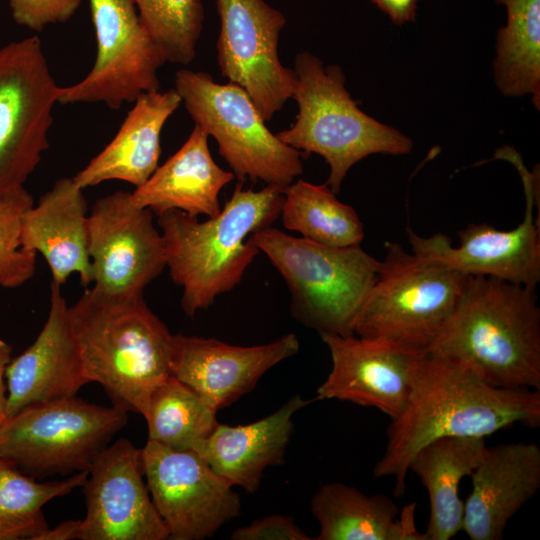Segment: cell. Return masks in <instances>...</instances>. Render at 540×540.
<instances>
[{"label": "cell", "instance_id": "obj_1", "mask_svg": "<svg viewBox=\"0 0 540 540\" xmlns=\"http://www.w3.org/2000/svg\"><path fill=\"white\" fill-rule=\"evenodd\" d=\"M515 424L540 426V391L490 385L468 365L424 352L407 404L387 428L374 476H393L394 495L402 497L409 463L425 444L449 436L486 438Z\"/></svg>", "mask_w": 540, "mask_h": 540}, {"label": "cell", "instance_id": "obj_2", "mask_svg": "<svg viewBox=\"0 0 540 540\" xmlns=\"http://www.w3.org/2000/svg\"><path fill=\"white\" fill-rule=\"evenodd\" d=\"M429 354L474 369L488 384L540 391V307L535 289L468 276Z\"/></svg>", "mask_w": 540, "mask_h": 540}, {"label": "cell", "instance_id": "obj_3", "mask_svg": "<svg viewBox=\"0 0 540 540\" xmlns=\"http://www.w3.org/2000/svg\"><path fill=\"white\" fill-rule=\"evenodd\" d=\"M68 315L86 377L112 405L143 415L170 373L172 334L143 294L113 296L86 288Z\"/></svg>", "mask_w": 540, "mask_h": 540}, {"label": "cell", "instance_id": "obj_4", "mask_svg": "<svg viewBox=\"0 0 540 540\" xmlns=\"http://www.w3.org/2000/svg\"><path fill=\"white\" fill-rule=\"evenodd\" d=\"M284 190L266 185L259 191L237 184L219 214L199 221L180 210L157 216L164 238L166 266L182 288L181 307L188 317L231 291L260 252L252 235L279 217Z\"/></svg>", "mask_w": 540, "mask_h": 540}, {"label": "cell", "instance_id": "obj_5", "mask_svg": "<svg viewBox=\"0 0 540 540\" xmlns=\"http://www.w3.org/2000/svg\"><path fill=\"white\" fill-rule=\"evenodd\" d=\"M292 98L299 112L294 124L277 133L285 144L322 156L330 167L326 185L336 194L349 169L371 154H407L412 140L364 113L345 88L337 65L300 52L294 62Z\"/></svg>", "mask_w": 540, "mask_h": 540}, {"label": "cell", "instance_id": "obj_6", "mask_svg": "<svg viewBox=\"0 0 540 540\" xmlns=\"http://www.w3.org/2000/svg\"><path fill=\"white\" fill-rule=\"evenodd\" d=\"M252 239L286 282L293 319L319 334L355 335L356 319L382 261L360 245L327 246L271 226Z\"/></svg>", "mask_w": 540, "mask_h": 540}, {"label": "cell", "instance_id": "obj_7", "mask_svg": "<svg viewBox=\"0 0 540 540\" xmlns=\"http://www.w3.org/2000/svg\"><path fill=\"white\" fill-rule=\"evenodd\" d=\"M386 255L354 333L426 352L453 314L468 276L386 242Z\"/></svg>", "mask_w": 540, "mask_h": 540}, {"label": "cell", "instance_id": "obj_8", "mask_svg": "<svg viewBox=\"0 0 540 540\" xmlns=\"http://www.w3.org/2000/svg\"><path fill=\"white\" fill-rule=\"evenodd\" d=\"M191 118L208 136L234 177L285 189L302 174L301 152L273 134L239 85L220 84L205 72L180 69L175 88Z\"/></svg>", "mask_w": 540, "mask_h": 540}, {"label": "cell", "instance_id": "obj_9", "mask_svg": "<svg viewBox=\"0 0 540 540\" xmlns=\"http://www.w3.org/2000/svg\"><path fill=\"white\" fill-rule=\"evenodd\" d=\"M127 412L75 397L26 407L0 425V458L35 478L88 471Z\"/></svg>", "mask_w": 540, "mask_h": 540}, {"label": "cell", "instance_id": "obj_10", "mask_svg": "<svg viewBox=\"0 0 540 540\" xmlns=\"http://www.w3.org/2000/svg\"><path fill=\"white\" fill-rule=\"evenodd\" d=\"M61 89L37 36L0 48V197L23 187L49 148Z\"/></svg>", "mask_w": 540, "mask_h": 540}, {"label": "cell", "instance_id": "obj_11", "mask_svg": "<svg viewBox=\"0 0 540 540\" xmlns=\"http://www.w3.org/2000/svg\"><path fill=\"white\" fill-rule=\"evenodd\" d=\"M97 55L80 82L62 87V104L104 102L111 109L159 90L166 59L143 26L133 0H89Z\"/></svg>", "mask_w": 540, "mask_h": 540}, {"label": "cell", "instance_id": "obj_12", "mask_svg": "<svg viewBox=\"0 0 540 540\" xmlns=\"http://www.w3.org/2000/svg\"><path fill=\"white\" fill-rule=\"evenodd\" d=\"M144 477L169 539L200 540L239 516L233 486L196 451L148 440L142 448Z\"/></svg>", "mask_w": 540, "mask_h": 540}, {"label": "cell", "instance_id": "obj_13", "mask_svg": "<svg viewBox=\"0 0 540 540\" xmlns=\"http://www.w3.org/2000/svg\"><path fill=\"white\" fill-rule=\"evenodd\" d=\"M216 6L221 75L243 88L269 121L292 98L296 84L295 71L278 55L286 18L264 0H216Z\"/></svg>", "mask_w": 540, "mask_h": 540}, {"label": "cell", "instance_id": "obj_14", "mask_svg": "<svg viewBox=\"0 0 540 540\" xmlns=\"http://www.w3.org/2000/svg\"><path fill=\"white\" fill-rule=\"evenodd\" d=\"M153 212L139 208L131 193L99 198L88 216L93 288L113 296L143 294L166 267V249Z\"/></svg>", "mask_w": 540, "mask_h": 540}, {"label": "cell", "instance_id": "obj_15", "mask_svg": "<svg viewBox=\"0 0 540 540\" xmlns=\"http://www.w3.org/2000/svg\"><path fill=\"white\" fill-rule=\"evenodd\" d=\"M513 162L522 177L526 197L525 215L511 230H500L483 222L470 223L458 231L460 244L454 247L443 233L422 237L406 229L412 252L435 259L465 276H488L536 289L540 281V224L533 214L536 204L535 177L517 157Z\"/></svg>", "mask_w": 540, "mask_h": 540}, {"label": "cell", "instance_id": "obj_16", "mask_svg": "<svg viewBox=\"0 0 540 540\" xmlns=\"http://www.w3.org/2000/svg\"><path fill=\"white\" fill-rule=\"evenodd\" d=\"M143 477L142 448L126 438L97 455L82 486L87 513L81 540L169 539Z\"/></svg>", "mask_w": 540, "mask_h": 540}, {"label": "cell", "instance_id": "obj_17", "mask_svg": "<svg viewBox=\"0 0 540 540\" xmlns=\"http://www.w3.org/2000/svg\"><path fill=\"white\" fill-rule=\"evenodd\" d=\"M320 336L330 351L332 368L316 399L372 407L391 419L402 413L424 351L382 338Z\"/></svg>", "mask_w": 540, "mask_h": 540}, {"label": "cell", "instance_id": "obj_18", "mask_svg": "<svg viewBox=\"0 0 540 540\" xmlns=\"http://www.w3.org/2000/svg\"><path fill=\"white\" fill-rule=\"evenodd\" d=\"M294 333L256 346H234L215 338L172 335L170 373L217 411L251 391L273 366L299 351Z\"/></svg>", "mask_w": 540, "mask_h": 540}, {"label": "cell", "instance_id": "obj_19", "mask_svg": "<svg viewBox=\"0 0 540 540\" xmlns=\"http://www.w3.org/2000/svg\"><path fill=\"white\" fill-rule=\"evenodd\" d=\"M5 378L6 417L32 405L75 397L90 382L57 282L51 281L50 309L42 330L23 353L10 360Z\"/></svg>", "mask_w": 540, "mask_h": 540}, {"label": "cell", "instance_id": "obj_20", "mask_svg": "<svg viewBox=\"0 0 540 540\" xmlns=\"http://www.w3.org/2000/svg\"><path fill=\"white\" fill-rule=\"evenodd\" d=\"M470 477L462 530L471 540L502 539L507 523L540 487V446L514 442L486 447Z\"/></svg>", "mask_w": 540, "mask_h": 540}, {"label": "cell", "instance_id": "obj_21", "mask_svg": "<svg viewBox=\"0 0 540 540\" xmlns=\"http://www.w3.org/2000/svg\"><path fill=\"white\" fill-rule=\"evenodd\" d=\"M88 216L83 189L66 177L56 180L37 205L22 215V246L45 258L52 280L60 285L72 273L79 274L85 288L93 282Z\"/></svg>", "mask_w": 540, "mask_h": 540}, {"label": "cell", "instance_id": "obj_22", "mask_svg": "<svg viewBox=\"0 0 540 540\" xmlns=\"http://www.w3.org/2000/svg\"><path fill=\"white\" fill-rule=\"evenodd\" d=\"M208 137L195 125L180 149L135 188L132 203L156 216L173 209L197 218L219 214V193L235 177L213 160Z\"/></svg>", "mask_w": 540, "mask_h": 540}, {"label": "cell", "instance_id": "obj_23", "mask_svg": "<svg viewBox=\"0 0 540 540\" xmlns=\"http://www.w3.org/2000/svg\"><path fill=\"white\" fill-rule=\"evenodd\" d=\"M182 100L175 89L141 94L114 138L73 178L82 189L121 180L135 187L158 167L160 135Z\"/></svg>", "mask_w": 540, "mask_h": 540}, {"label": "cell", "instance_id": "obj_24", "mask_svg": "<svg viewBox=\"0 0 540 540\" xmlns=\"http://www.w3.org/2000/svg\"><path fill=\"white\" fill-rule=\"evenodd\" d=\"M310 403L297 394L256 422L237 426L218 423L196 452L232 486L254 493L265 469L284 462L293 416Z\"/></svg>", "mask_w": 540, "mask_h": 540}, {"label": "cell", "instance_id": "obj_25", "mask_svg": "<svg viewBox=\"0 0 540 540\" xmlns=\"http://www.w3.org/2000/svg\"><path fill=\"white\" fill-rule=\"evenodd\" d=\"M484 437H441L421 447L409 463L428 492L427 540H449L463 526L459 484L470 476L486 450Z\"/></svg>", "mask_w": 540, "mask_h": 540}, {"label": "cell", "instance_id": "obj_26", "mask_svg": "<svg viewBox=\"0 0 540 540\" xmlns=\"http://www.w3.org/2000/svg\"><path fill=\"white\" fill-rule=\"evenodd\" d=\"M317 540H399L398 507L386 495H367L340 482L322 485L311 500Z\"/></svg>", "mask_w": 540, "mask_h": 540}, {"label": "cell", "instance_id": "obj_27", "mask_svg": "<svg viewBox=\"0 0 540 540\" xmlns=\"http://www.w3.org/2000/svg\"><path fill=\"white\" fill-rule=\"evenodd\" d=\"M507 22L497 34L495 83L507 96L531 94L540 103V0H495Z\"/></svg>", "mask_w": 540, "mask_h": 540}, {"label": "cell", "instance_id": "obj_28", "mask_svg": "<svg viewBox=\"0 0 540 540\" xmlns=\"http://www.w3.org/2000/svg\"><path fill=\"white\" fill-rule=\"evenodd\" d=\"M280 217L286 229L319 244L348 247L360 245L364 238L358 213L326 184L291 183L284 191Z\"/></svg>", "mask_w": 540, "mask_h": 540}, {"label": "cell", "instance_id": "obj_29", "mask_svg": "<svg viewBox=\"0 0 540 540\" xmlns=\"http://www.w3.org/2000/svg\"><path fill=\"white\" fill-rule=\"evenodd\" d=\"M216 412L202 396L170 375L152 391L143 413L148 440L175 450L197 451L218 424Z\"/></svg>", "mask_w": 540, "mask_h": 540}, {"label": "cell", "instance_id": "obj_30", "mask_svg": "<svg viewBox=\"0 0 540 540\" xmlns=\"http://www.w3.org/2000/svg\"><path fill=\"white\" fill-rule=\"evenodd\" d=\"M88 471L65 480L39 482L0 458V540H36L49 527L43 507L50 500L82 487Z\"/></svg>", "mask_w": 540, "mask_h": 540}, {"label": "cell", "instance_id": "obj_31", "mask_svg": "<svg viewBox=\"0 0 540 540\" xmlns=\"http://www.w3.org/2000/svg\"><path fill=\"white\" fill-rule=\"evenodd\" d=\"M139 18L167 62L188 65L204 20L201 0H133Z\"/></svg>", "mask_w": 540, "mask_h": 540}, {"label": "cell", "instance_id": "obj_32", "mask_svg": "<svg viewBox=\"0 0 540 540\" xmlns=\"http://www.w3.org/2000/svg\"><path fill=\"white\" fill-rule=\"evenodd\" d=\"M33 205L23 187L0 197V286L16 288L30 280L36 269V253L21 244V219Z\"/></svg>", "mask_w": 540, "mask_h": 540}, {"label": "cell", "instance_id": "obj_33", "mask_svg": "<svg viewBox=\"0 0 540 540\" xmlns=\"http://www.w3.org/2000/svg\"><path fill=\"white\" fill-rule=\"evenodd\" d=\"M82 0H9L14 21L33 31L49 24L67 22Z\"/></svg>", "mask_w": 540, "mask_h": 540}, {"label": "cell", "instance_id": "obj_34", "mask_svg": "<svg viewBox=\"0 0 540 540\" xmlns=\"http://www.w3.org/2000/svg\"><path fill=\"white\" fill-rule=\"evenodd\" d=\"M233 540H310L294 521L284 515L274 514L257 519L238 528L231 534Z\"/></svg>", "mask_w": 540, "mask_h": 540}, {"label": "cell", "instance_id": "obj_35", "mask_svg": "<svg viewBox=\"0 0 540 540\" xmlns=\"http://www.w3.org/2000/svg\"><path fill=\"white\" fill-rule=\"evenodd\" d=\"M394 23L404 24L416 16L418 0H371Z\"/></svg>", "mask_w": 540, "mask_h": 540}, {"label": "cell", "instance_id": "obj_36", "mask_svg": "<svg viewBox=\"0 0 540 540\" xmlns=\"http://www.w3.org/2000/svg\"><path fill=\"white\" fill-rule=\"evenodd\" d=\"M415 508V502L408 504L402 509L400 519L396 520L399 540H427L425 533H420L416 529Z\"/></svg>", "mask_w": 540, "mask_h": 540}, {"label": "cell", "instance_id": "obj_37", "mask_svg": "<svg viewBox=\"0 0 540 540\" xmlns=\"http://www.w3.org/2000/svg\"><path fill=\"white\" fill-rule=\"evenodd\" d=\"M82 520H66L48 528L36 540H72L81 539Z\"/></svg>", "mask_w": 540, "mask_h": 540}, {"label": "cell", "instance_id": "obj_38", "mask_svg": "<svg viewBox=\"0 0 540 540\" xmlns=\"http://www.w3.org/2000/svg\"><path fill=\"white\" fill-rule=\"evenodd\" d=\"M11 346L0 339V425L6 418L7 386L4 382L5 371L11 360Z\"/></svg>", "mask_w": 540, "mask_h": 540}]
</instances>
